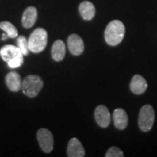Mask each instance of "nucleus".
I'll return each instance as SVG.
<instances>
[{"instance_id":"1","label":"nucleus","mask_w":157,"mask_h":157,"mask_svg":"<svg viewBox=\"0 0 157 157\" xmlns=\"http://www.w3.org/2000/svg\"><path fill=\"white\" fill-rule=\"evenodd\" d=\"M125 34V26L119 20L111 21L104 32L105 40L109 45L117 46L122 42Z\"/></svg>"},{"instance_id":"2","label":"nucleus","mask_w":157,"mask_h":157,"mask_svg":"<svg viewBox=\"0 0 157 157\" xmlns=\"http://www.w3.org/2000/svg\"><path fill=\"white\" fill-rule=\"evenodd\" d=\"M48 44V33L45 29L38 28L31 33L29 38V50L34 53L42 52Z\"/></svg>"},{"instance_id":"3","label":"nucleus","mask_w":157,"mask_h":157,"mask_svg":"<svg viewBox=\"0 0 157 157\" xmlns=\"http://www.w3.org/2000/svg\"><path fill=\"white\" fill-rule=\"evenodd\" d=\"M43 85L44 82L40 76L29 75L23 79L21 89L24 95L29 98H34L40 93Z\"/></svg>"},{"instance_id":"4","label":"nucleus","mask_w":157,"mask_h":157,"mask_svg":"<svg viewBox=\"0 0 157 157\" xmlns=\"http://www.w3.org/2000/svg\"><path fill=\"white\" fill-rule=\"evenodd\" d=\"M155 119V112L151 105H145L141 108L138 117L139 127L143 132H148L152 129Z\"/></svg>"},{"instance_id":"5","label":"nucleus","mask_w":157,"mask_h":157,"mask_svg":"<svg viewBox=\"0 0 157 157\" xmlns=\"http://www.w3.org/2000/svg\"><path fill=\"white\" fill-rule=\"evenodd\" d=\"M39 145L44 153H50L53 149L54 140L52 133L48 129H39L37 132Z\"/></svg>"},{"instance_id":"6","label":"nucleus","mask_w":157,"mask_h":157,"mask_svg":"<svg viewBox=\"0 0 157 157\" xmlns=\"http://www.w3.org/2000/svg\"><path fill=\"white\" fill-rule=\"evenodd\" d=\"M95 119L100 127L106 128L111 123V114L109 109L105 105H98L95 110Z\"/></svg>"},{"instance_id":"7","label":"nucleus","mask_w":157,"mask_h":157,"mask_svg":"<svg viewBox=\"0 0 157 157\" xmlns=\"http://www.w3.org/2000/svg\"><path fill=\"white\" fill-rule=\"evenodd\" d=\"M68 48L70 52L74 56H80L84 50V44L82 39L77 34H71L68 36Z\"/></svg>"},{"instance_id":"8","label":"nucleus","mask_w":157,"mask_h":157,"mask_svg":"<svg viewBox=\"0 0 157 157\" xmlns=\"http://www.w3.org/2000/svg\"><path fill=\"white\" fill-rule=\"evenodd\" d=\"M0 56L4 61L8 63L17 57L23 56L18 47L14 45H5L0 50Z\"/></svg>"},{"instance_id":"9","label":"nucleus","mask_w":157,"mask_h":157,"mask_svg":"<svg viewBox=\"0 0 157 157\" xmlns=\"http://www.w3.org/2000/svg\"><path fill=\"white\" fill-rule=\"evenodd\" d=\"M67 154L69 157H83L85 155L83 146L76 137L71 138L68 142Z\"/></svg>"},{"instance_id":"10","label":"nucleus","mask_w":157,"mask_h":157,"mask_svg":"<svg viewBox=\"0 0 157 157\" xmlns=\"http://www.w3.org/2000/svg\"><path fill=\"white\" fill-rule=\"evenodd\" d=\"M147 87L148 84L146 79L139 74H136L133 76L129 84L131 91L135 95H141L144 93L147 90Z\"/></svg>"},{"instance_id":"11","label":"nucleus","mask_w":157,"mask_h":157,"mask_svg":"<svg viewBox=\"0 0 157 157\" xmlns=\"http://www.w3.org/2000/svg\"><path fill=\"white\" fill-rule=\"evenodd\" d=\"M5 82L8 89L12 92H18L22 87L21 77L17 72L12 71L7 74L5 77Z\"/></svg>"},{"instance_id":"12","label":"nucleus","mask_w":157,"mask_h":157,"mask_svg":"<svg viewBox=\"0 0 157 157\" xmlns=\"http://www.w3.org/2000/svg\"><path fill=\"white\" fill-rule=\"evenodd\" d=\"M37 16V10L34 7H29L23 12L22 16V24L25 29L31 28L36 23Z\"/></svg>"},{"instance_id":"13","label":"nucleus","mask_w":157,"mask_h":157,"mask_svg":"<svg viewBox=\"0 0 157 157\" xmlns=\"http://www.w3.org/2000/svg\"><path fill=\"white\" fill-rule=\"evenodd\" d=\"M113 119L116 128L119 130H123L126 128L128 124V117L124 110L122 109H115L113 111Z\"/></svg>"},{"instance_id":"14","label":"nucleus","mask_w":157,"mask_h":157,"mask_svg":"<svg viewBox=\"0 0 157 157\" xmlns=\"http://www.w3.org/2000/svg\"><path fill=\"white\" fill-rule=\"evenodd\" d=\"M52 58L55 61H61L66 56V45L62 40H57L53 43L51 50Z\"/></svg>"},{"instance_id":"15","label":"nucleus","mask_w":157,"mask_h":157,"mask_svg":"<svg viewBox=\"0 0 157 157\" xmlns=\"http://www.w3.org/2000/svg\"><path fill=\"white\" fill-rule=\"evenodd\" d=\"M79 13L82 18L85 21H90L95 17V7L93 3L90 2L84 1L80 4Z\"/></svg>"},{"instance_id":"16","label":"nucleus","mask_w":157,"mask_h":157,"mask_svg":"<svg viewBox=\"0 0 157 157\" xmlns=\"http://www.w3.org/2000/svg\"><path fill=\"white\" fill-rule=\"evenodd\" d=\"M0 29L5 31V33L7 34L10 38H16L18 36L17 29L13 23L8 21H2L0 23Z\"/></svg>"},{"instance_id":"17","label":"nucleus","mask_w":157,"mask_h":157,"mask_svg":"<svg viewBox=\"0 0 157 157\" xmlns=\"http://www.w3.org/2000/svg\"><path fill=\"white\" fill-rule=\"evenodd\" d=\"M17 44L18 48L21 50L23 56H27L29 54L28 41L24 36H20L17 39Z\"/></svg>"},{"instance_id":"18","label":"nucleus","mask_w":157,"mask_h":157,"mask_svg":"<svg viewBox=\"0 0 157 157\" xmlns=\"http://www.w3.org/2000/svg\"><path fill=\"white\" fill-rule=\"evenodd\" d=\"M123 152L117 147H111L107 151L105 154V157H123Z\"/></svg>"},{"instance_id":"19","label":"nucleus","mask_w":157,"mask_h":157,"mask_svg":"<svg viewBox=\"0 0 157 157\" xmlns=\"http://www.w3.org/2000/svg\"><path fill=\"white\" fill-rule=\"evenodd\" d=\"M23 63V56H21L20 57H17L14 60H11L7 63L8 64L9 67L12 68H18L20 66H21Z\"/></svg>"},{"instance_id":"20","label":"nucleus","mask_w":157,"mask_h":157,"mask_svg":"<svg viewBox=\"0 0 157 157\" xmlns=\"http://www.w3.org/2000/svg\"><path fill=\"white\" fill-rule=\"evenodd\" d=\"M7 37H8V36H7V34H6V33H4L3 35H2V40H5V39H7Z\"/></svg>"}]
</instances>
